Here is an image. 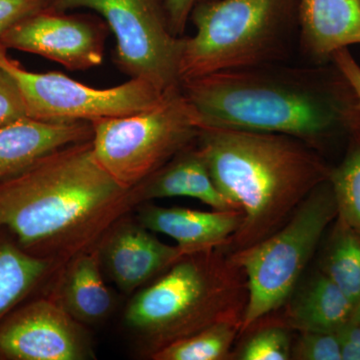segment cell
I'll return each mask as SVG.
<instances>
[{"instance_id": "6da1fadb", "label": "cell", "mask_w": 360, "mask_h": 360, "mask_svg": "<svg viewBox=\"0 0 360 360\" xmlns=\"http://www.w3.org/2000/svg\"><path fill=\"white\" fill-rule=\"evenodd\" d=\"M180 89L200 129L288 135L321 153L360 127L354 90L333 61L219 71L182 82Z\"/></svg>"}, {"instance_id": "7a4b0ae2", "label": "cell", "mask_w": 360, "mask_h": 360, "mask_svg": "<svg viewBox=\"0 0 360 360\" xmlns=\"http://www.w3.org/2000/svg\"><path fill=\"white\" fill-rule=\"evenodd\" d=\"M136 206L134 189L97 161L92 139L53 151L0 180V229L23 250L56 264L96 248Z\"/></svg>"}, {"instance_id": "3957f363", "label": "cell", "mask_w": 360, "mask_h": 360, "mask_svg": "<svg viewBox=\"0 0 360 360\" xmlns=\"http://www.w3.org/2000/svg\"><path fill=\"white\" fill-rule=\"evenodd\" d=\"M196 146L215 186L243 214L238 231L219 248L227 255L278 231L331 170L321 153L288 135L206 127Z\"/></svg>"}, {"instance_id": "277c9868", "label": "cell", "mask_w": 360, "mask_h": 360, "mask_svg": "<svg viewBox=\"0 0 360 360\" xmlns=\"http://www.w3.org/2000/svg\"><path fill=\"white\" fill-rule=\"evenodd\" d=\"M248 300L245 271L231 255L214 248L184 255L137 290L123 322L151 356L214 324L243 326Z\"/></svg>"}, {"instance_id": "5b68a950", "label": "cell", "mask_w": 360, "mask_h": 360, "mask_svg": "<svg viewBox=\"0 0 360 360\" xmlns=\"http://www.w3.org/2000/svg\"><path fill=\"white\" fill-rule=\"evenodd\" d=\"M180 82L219 71L290 63L298 52V0H212L194 7Z\"/></svg>"}, {"instance_id": "8992f818", "label": "cell", "mask_w": 360, "mask_h": 360, "mask_svg": "<svg viewBox=\"0 0 360 360\" xmlns=\"http://www.w3.org/2000/svg\"><path fill=\"white\" fill-rule=\"evenodd\" d=\"M336 217L338 206L328 179L315 187L269 238L229 255L243 269L248 281L241 333L288 302L324 231Z\"/></svg>"}, {"instance_id": "52a82bcc", "label": "cell", "mask_w": 360, "mask_h": 360, "mask_svg": "<svg viewBox=\"0 0 360 360\" xmlns=\"http://www.w3.org/2000/svg\"><path fill=\"white\" fill-rule=\"evenodd\" d=\"M97 161L123 186L134 188L198 139V115L181 89L155 108L91 122Z\"/></svg>"}, {"instance_id": "ba28073f", "label": "cell", "mask_w": 360, "mask_h": 360, "mask_svg": "<svg viewBox=\"0 0 360 360\" xmlns=\"http://www.w3.org/2000/svg\"><path fill=\"white\" fill-rule=\"evenodd\" d=\"M44 7L96 11L115 34V63L122 72L146 80L163 94L180 89L184 37L170 30L163 0H46Z\"/></svg>"}, {"instance_id": "9c48e42d", "label": "cell", "mask_w": 360, "mask_h": 360, "mask_svg": "<svg viewBox=\"0 0 360 360\" xmlns=\"http://www.w3.org/2000/svg\"><path fill=\"white\" fill-rule=\"evenodd\" d=\"M0 68L18 84L27 117L39 122L91 123L122 117L150 110L168 96L136 78L110 89H94L56 71L32 72L13 60L1 45Z\"/></svg>"}, {"instance_id": "30bf717a", "label": "cell", "mask_w": 360, "mask_h": 360, "mask_svg": "<svg viewBox=\"0 0 360 360\" xmlns=\"http://www.w3.org/2000/svg\"><path fill=\"white\" fill-rule=\"evenodd\" d=\"M108 32L96 18L44 7L9 28L0 45L37 54L68 70H86L103 63Z\"/></svg>"}, {"instance_id": "8fae6325", "label": "cell", "mask_w": 360, "mask_h": 360, "mask_svg": "<svg viewBox=\"0 0 360 360\" xmlns=\"http://www.w3.org/2000/svg\"><path fill=\"white\" fill-rule=\"evenodd\" d=\"M94 357L85 326L51 297L15 307L0 321V359L86 360Z\"/></svg>"}, {"instance_id": "7c38bea8", "label": "cell", "mask_w": 360, "mask_h": 360, "mask_svg": "<svg viewBox=\"0 0 360 360\" xmlns=\"http://www.w3.org/2000/svg\"><path fill=\"white\" fill-rule=\"evenodd\" d=\"M151 232L125 215L97 243L103 271L125 295L136 292L186 255L179 245H168Z\"/></svg>"}, {"instance_id": "4fadbf2b", "label": "cell", "mask_w": 360, "mask_h": 360, "mask_svg": "<svg viewBox=\"0 0 360 360\" xmlns=\"http://www.w3.org/2000/svg\"><path fill=\"white\" fill-rule=\"evenodd\" d=\"M360 44V0H298V52L304 63L326 65Z\"/></svg>"}, {"instance_id": "5bb4252c", "label": "cell", "mask_w": 360, "mask_h": 360, "mask_svg": "<svg viewBox=\"0 0 360 360\" xmlns=\"http://www.w3.org/2000/svg\"><path fill=\"white\" fill-rule=\"evenodd\" d=\"M136 219L153 232L174 239L186 255L221 248L238 231L240 210L201 212L184 207H162L143 202L135 207Z\"/></svg>"}, {"instance_id": "9a60e30c", "label": "cell", "mask_w": 360, "mask_h": 360, "mask_svg": "<svg viewBox=\"0 0 360 360\" xmlns=\"http://www.w3.org/2000/svg\"><path fill=\"white\" fill-rule=\"evenodd\" d=\"M90 122H44L32 118L0 127V180L20 174L58 149L91 141Z\"/></svg>"}, {"instance_id": "2e32d148", "label": "cell", "mask_w": 360, "mask_h": 360, "mask_svg": "<svg viewBox=\"0 0 360 360\" xmlns=\"http://www.w3.org/2000/svg\"><path fill=\"white\" fill-rule=\"evenodd\" d=\"M137 205L153 200L191 198L215 210H238L213 181L196 141L134 186Z\"/></svg>"}, {"instance_id": "e0dca14e", "label": "cell", "mask_w": 360, "mask_h": 360, "mask_svg": "<svg viewBox=\"0 0 360 360\" xmlns=\"http://www.w3.org/2000/svg\"><path fill=\"white\" fill-rule=\"evenodd\" d=\"M51 298L85 326L110 316L115 298L104 283L96 248L84 251L65 262Z\"/></svg>"}, {"instance_id": "ac0fdd59", "label": "cell", "mask_w": 360, "mask_h": 360, "mask_svg": "<svg viewBox=\"0 0 360 360\" xmlns=\"http://www.w3.org/2000/svg\"><path fill=\"white\" fill-rule=\"evenodd\" d=\"M355 312L354 303L321 272L291 303L288 326L302 333H336Z\"/></svg>"}, {"instance_id": "d6986e66", "label": "cell", "mask_w": 360, "mask_h": 360, "mask_svg": "<svg viewBox=\"0 0 360 360\" xmlns=\"http://www.w3.org/2000/svg\"><path fill=\"white\" fill-rule=\"evenodd\" d=\"M56 262L23 250L0 229V321L32 292Z\"/></svg>"}, {"instance_id": "ffe728a7", "label": "cell", "mask_w": 360, "mask_h": 360, "mask_svg": "<svg viewBox=\"0 0 360 360\" xmlns=\"http://www.w3.org/2000/svg\"><path fill=\"white\" fill-rule=\"evenodd\" d=\"M322 272L355 307L360 302V234L336 217Z\"/></svg>"}, {"instance_id": "44dd1931", "label": "cell", "mask_w": 360, "mask_h": 360, "mask_svg": "<svg viewBox=\"0 0 360 360\" xmlns=\"http://www.w3.org/2000/svg\"><path fill=\"white\" fill-rule=\"evenodd\" d=\"M338 206V219L360 234V127L350 135L342 160L328 177Z\"/></svg>"}, {"instance_id": "7402d4cb", "label": "cell", "mask_w": 360, "mask_h": 360, "mask_svg": "<svg viewBox=\"0 0 360 360\" xmlns=\"http://www.w3.org/2000/svg\"><path fill=\"white\" fill-rule=\"evenodd\" d=\"M241 326L221 322L172 343L151 355L153 360H221L231 352Z\"/></svg>"}, {"instance_id": "603a6c76", "label": "cell", "mask_w": 360, "mask_h": 360, "mask_svg": "<svg viewBox=\"0 0 360 360\" xmlns=\"http://www.w3.org/2000/svg\"><path fill=\"white\" fill-rule=\"evenodd\" d=\"M291 340L288 329L269 326L255 333L239 354L241 360H288L291 359Z\"/></svg>"}, {"instance_id": "cb8c5ba5", "label": "cell", "mask_w": 360, "mask_h": 360, "mask_svg": "<svg viewBox=\"0 0 360 360\" xmlns=\"http://www.w3.org/2000/svg\"><path fill=\"white\" fill-rule=\"evenodd\" d=\"M291 356L300 360H341L340 340L336 333H302L291 349Z\"/></svg>"}, {"instance_id": "d4e9b609", "label": "cell", "mask_w": 360, "mask_h": 360, "mask_svg": "<svg viewBox=\"0 0 360 360\" xmlns=\"http://www.w3.org/2000/svg\"><path fill=\"white\" fill-rule=\"evenodd\" d=\"M26 117L25 101L18 84L0 68V127Z\"/></svg>"}, {"instance_id": "484cf974", "label": "cell", "mask_w": 360, "mask_h": 360, "mask_svg": "<svg viewBox=\"0 0 360 360\" xmlns=\"http://www.w3.org/2000/svg\"><path fill=\"white\" fill-rule=\"evenodd\" d=\"M46 0H0V37L26 16L44 8Z\"/></svg>"}, {"instance_id": "4316f807", "label": "cell", "mask_w": 360, "mask_h": 360, "mask_svg": "<svg viewBox=\"0 0 360 360\" xmlns=\"http://www.w3.org/2000/svg\"><path fill=\"white\" fill-rule=\"evenodd\" d=\"M212 0H163L170 30L176 37H184L194 7Z\"/></svg>"}, {"instance_id": "83f0119b", "label": "cell", "mask_w": 360, "mask_h": 360, "mask_svg": "<svg viewBox=\"0 0 360 360\" xmlns=\"http://www.w3.org/2000/svg\"><path fill=\"white\" fill-rule=\"evenodd\" d=\"M336 335L340 340L341 360H360V323L356 312Z\"/></svg>"}, {"instance_id": "f1b7e54d", "label": "cell", "mask_w": 360, "mask_h": 360, "mask_svg": "<svg viewBox=\"0 0 360 360\" xmlns=\"http://www.w3.org/2000/svg\"><path fill=\"white\" fill-rule=\"evenodd\" d=\"M331 61L338 66V70L349 82L350 86L354 90L357 108L360 112V65L359 63L355 60L348 49L336 52Z\"/></svg>"}, {"instance_id": "f546056e", "label": "cell", "mask_w": 360, "mask_h": 360, "mask_svg": "<svg viewBox=\"0 0 360 360\" xmlns=\"http://www.w3.org/2000/svg\"><path fill=\"white\" fill-rule=\"evenodd\" d=\"M356 317H357V319H359V321L360 323V302H359V304L357 305V307H356Z\"/></svg>"}]
</instances>
